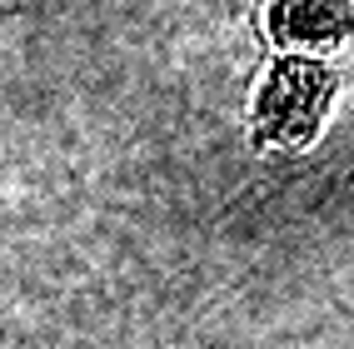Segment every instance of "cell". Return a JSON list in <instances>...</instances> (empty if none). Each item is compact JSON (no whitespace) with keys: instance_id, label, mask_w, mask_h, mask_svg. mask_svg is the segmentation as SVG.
I'll return each mask as SVG.
<instances>
[{"instance_id":"obj_1","label":"cell","mask_w":354,"mask_h":349,"mask_svg":"<svg viewBox=\"0 0 354 349\" xmlns=\"http://www.w3.org/2000/svg\"><path fill=\"white\" fill-rule=\"evenodd\" d=\"M329 105H335V70L319 55H285L265 70L254 90V140L265 150H299L319 135Z\"/></svg>"},{"instance_id":"obj_2","label":"cell","mask_w":354,"mask_h":349,"mask_svg":"<svg viewBox=\"0 0 354 349\" xmlns=\"http://www.w3.org/2000/svg\"><path fill=\"white\" fill-rule=\"evenodd\" d=\"M270 35L299 55H324L354 35V6L349 0H274L270 6Z\"/></svg>"}]
</instances>
